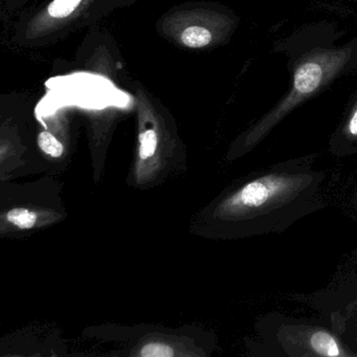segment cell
<instances>
[{"label":"cell","mask_w":357,"mask_h":357,"mask_svg":"<svg viewBox=\"0 0 357 357\" xmlns=\"http://www.w3.org/2000/svg\"><path fill=\"white\" fill-rule=\"evenodd\" d=\"M314 158L286 160L252 175L221 200L215 218L234 235L261 236L282 233L325 208V173L315 170Z\"/></svg>","instance_id":"obj_1"},{"label":"cell","mask_w":357,"mask_h":357,"mask_svg":"<svg viewBox=\"0 0 357 357\" xmlns=\"http://www.w3.org/2000/svg\"><path fill=\"white\" fill-rule=\"evenodd\" d=\"M342 38L332 26L304 29L282 45L291 73L289 91L236 142L233 153L252 151L301 104L325 91L336 79L357 68V38L336 45ZM236 156V158H237Z\"/></svg>","instance_id":"obj_2"},{"label":"cell","mask_w":357,"mask_h":357,"mask_svg":"<svg viewBox=\"0 0 357 357\" xmlns=\"http://www.w3.org/2000/svg\"><path fill=\"white\" fill-rule=\"evenodd\" d=\"M237 14L215 1H187L160 15L155 30L160 38L185 51H211L229 43L239 26Z\"/></svg>","instance_id":"obj_3"},{"label":"cell","mask_w":357,"mask_h":357,"mask_svg":"<svg viewBox=\"0 0 357 357\" xmlns=\"http://www.w3.org/2000/svg\"><path fill=\"white\" fill-rule=\"evenodd\" d=\"M101 0H43L18 14L12 43L24 49L56 45L73 33L87 28Z\"/></svg>","instance_id":"obj_4"},{"label":"cell","mask_w":357,"mask_h":357,"mask_svg":"<svg viewBox=\"0 0 357 357\" xmlns=\"http://www.w3.org/2000/svg\"><path fill=\"white\" fill-rule=\"evenodd\" d=\"M267 340L288 356H354L334 332L311 324H278Z\"/></svg>","instance_id":"obj_5"},{"label":"cell","mask_w":357,"mask_h":357,"mask_svg":"<svg viewBox=\"0 0 357 357\" xmlns=\"http://www.w3.org/2000/svg\"><path fill=\"white\" fill-rule=\"evenodd\" d=\"M329 151L336 158H346L357 153V93L346 116L331 135Z\"/></svg>","instance_id":"obj_6"},{"label":"cell","mask_w":357,"mask_h":357,"mask_svg":"<svg viewBox=\"0 0 357 357\" xmlns=\"http://www.w3.org/2000/svg\"><path fill=\"white\" fill-rule=\"evenodd\" d=\"M139 1V0H101L91 13L87 26H95L97 22L109 14L123 9V8L130 7Z\"/></svg>","instance_id":"obj_7"},{"label":"cell","mask_w":357,"mask_h":357,"mask_svg":"<svg viewBox=\"0 0 357 357\" xmlns=\"http://www.w3.org/2000/svg\"><path fill=\"white\" fill-rule=\"evenodd\" d=\"M37 144L41 151L52 158H60L64 152V146L49 129H43L37 137Z\"/></svg>","instance_id":"obj_8"},{"label":"cell","mask_w":357,"mask_h":357,"mask_svg":"<svg viewBox=\"0 0 357 357\" xmlns=\"http://www.w3.org/2000/svg\"><path fill=\"white\" fill-rule=\"evenodd\" d=\"M9 222L22 229H32L37 221V215L28 208H15L7 213Z\"/></svg>","instance_id":"obj_9"},{"label":"cell","mask_w":357,"mask_h":357,"mask_svg":"<svg viewBox=\"0 0 357 357\" xmlns=\"http://www.w3.org/2000/svg\"><path fill=\"white\" fill-rule=\"evenodd\" d=\"M31 3L32 0H0L1 18L5 20L6 18L22 13Z\"/></svg>","instance_id":"obj_10"},{"label":"cell","mask_w":357,"mask_h":357,"mask_svg":"<svg viewBox=\"0 0 357 357\" xmlns=\"http://www.w3.org/2000/svg\"><path fill=\"white\" fill-rule=\"evenodd\" d=\"M139 355L144 357H171L174 356L173 349L162 342H150L142 348Z\"/></svg>","instance_id":"obj_11"},{"label":"cell","mask_w":357,"mask_h":357,"mask_svg":"<svg viewBox=\"0 0 357 357\" xmlns=\"http://www.w3.org/2000/svg\"><path fill=\"white\" fill-rule=\"evenodd\" d=\"M353 202H354L355 210H357V191L355 193L354 198H353Z\"/></svg>","instance_id":"obj_12"},{"label":"cell","mask_w":357,"mask_h":357,"mask_svg":"<svg viewBox=\"0 0 357 357\" xmlns=\"http://www.w3.org/2000/svg\"><path fill=\"white\" fill-rule=\"evenodd\" d=\"M356 356H357V353H356Z\"/></svg>","instance_id":"obj_13"}]
</instances>
